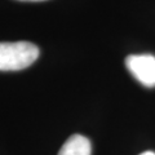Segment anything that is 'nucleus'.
I'll return each instance as SVG.
<instances>
[{
    "label": "nucleus",
    "instance_id": "f03ea898",
    "mask_svg": "<svg viewBox=\"0 0 155 155\" xmlns=\"http://www.w3.org/2000/svg\"><path fill=\"white\" fill-rule=\"evenodd\" d=\"M125 66L142 85L147 88L155 87V56L130 54L125 58Z\"/></svg>",
    "mask_w": 155,
    "mask_h": 155
},
{
    "label": "nucleus",
    "instance_id": "20e7f679",
    "mask_svg": "<svg viewBox=\"0 0 155 155\" xmlns=\"http://www.w3.org/2000/svg\"><path fill=\"white\" fill-rule=\"evenodd\" d=\"M140 155H155V153L154 151H145V153L140 154Z\"/></svg>",
    "mask_w": 155,
    "mask_h": 155
},
{
    "label": "nucleus",
    "instance_id": "39448f33",
    "mask_svg": "<svg viewBox=\"0 0 155 155\" xmlns=\"http://www.w3.org/2000/svg\"><path fill=\"white\" fill-rule=\"evenodd\" d=\"M19 2H44V0H19Z\"/></svg>",
    "mask_w": 155,
    "mask_h": 155
},
{
    "label": "nucleus",
    "instance_id": "f257e3e1",
    "mask_svg": "<svg viewBox=\"0 0 155 155\" xmlns=\"http://www.w3.org/2000/svg\"><path fill=\"white\" fill-rule=\"evenodd\" d=\"M39 57V48L30 41L0 43V71H18L31 66Z\"/></svg>",
    "mask_w": 155,
    "mask_h": 155
},
{
    "label": "nucleus",
    "instance_id": "7ed1b4c3",
    "mask_svg": "<svg viewBox=\"0 0 155 155\" xmlns=\"http://www.w3.org/2000/svg\"><path fill=\"white\" fill-rule=\"evenodd\" d=\"M91 141L81 134H72L62 145L58 155H91Z\"/></svg>",
    "mask_w": 155,
    "mask_h": 155
}]
</instances>
